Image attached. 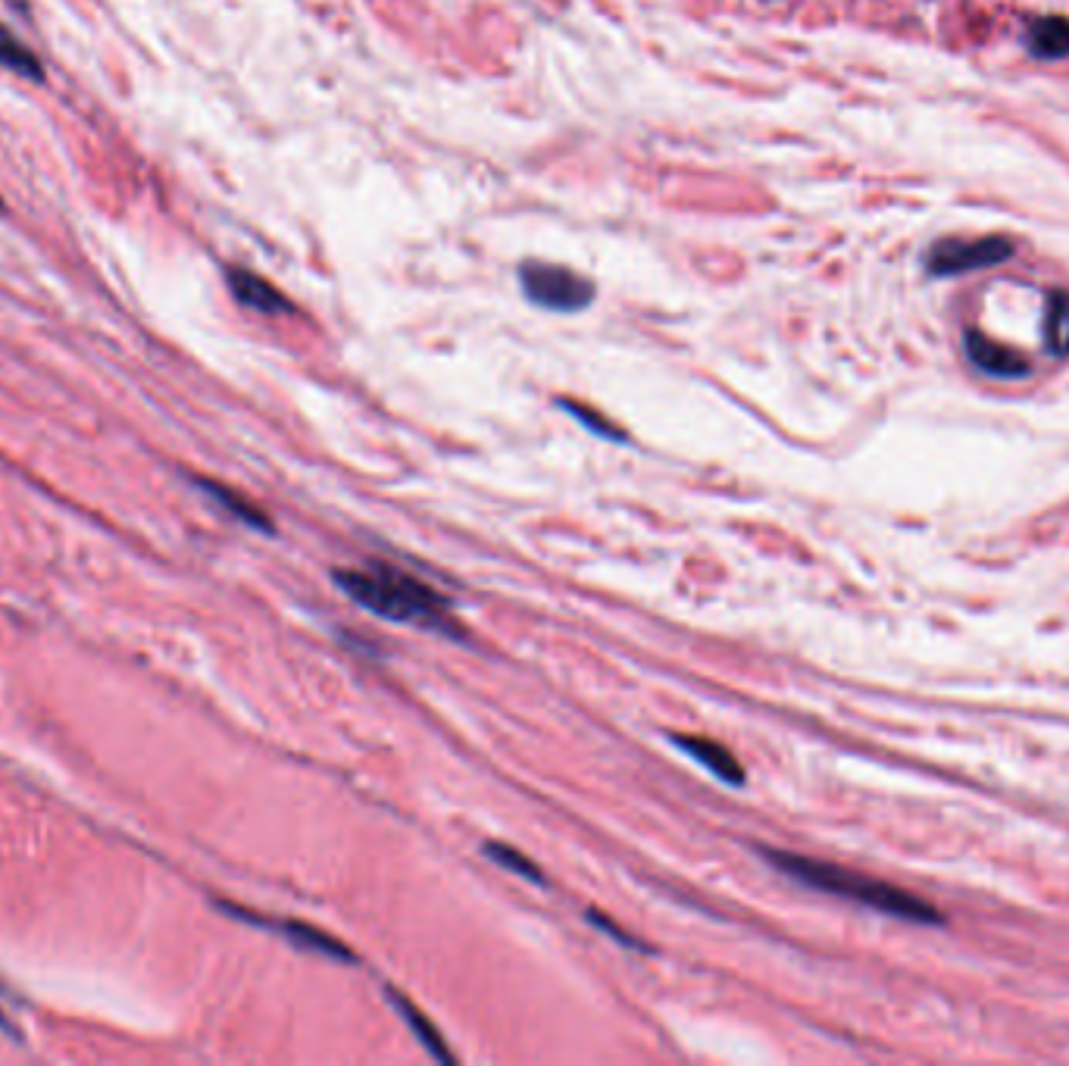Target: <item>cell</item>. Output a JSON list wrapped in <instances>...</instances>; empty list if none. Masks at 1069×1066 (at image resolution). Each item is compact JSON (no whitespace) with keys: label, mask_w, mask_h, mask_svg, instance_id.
Wrapping results in <instances>:
<instances>
[{"label":"cell","mask_w":1069,"mask_h":1066,"mask_svg":"<svg viewBox=\"0 0 1069 1066\" xmlns=\"http://www.w3.org/2000/svg\"><path fill=\"white\" fill-rule=\"evenodd\" d=\"M332 579L354 604L372 610L382 619H391V623H410L429 632L460 635L447 598H441L432 585L404 573V569L388 563H369L354 569H335Z\"/></svg>","instance_id":"cell-1"},{"label":"cell","mask_w":1069,"mask_h":1066,"mask_svg":"<svg viewBox=\"0 0 1069 1066\" xmlns=\"http://www.w3.org/2000/svg\"><path fill=\"white\" fill-rule=\"evenodd\" d=\"M763 857L773 863L779 873L798 879V882H804V885H810L816 891H826V895L854 901V904H863V907H873L879 913L898 916V920H910V923H932V926L941 923V916H938V910L932 904L919 901V898L910 895V891L894 888L888 882L869 879V876L844 870V866L823 863V860H813V857H801V854L763 851Z\"/></svg>","instance_id":"cell-2"},{"label":"cell","mask_w":1069,"mask_h":1066,"mask_svg":"<svg viewBox=\"0 0 1069 1066\" xmlns=\"http://www.w3.org/2000/svg\"><path fill=\"white\" fill-rule=\"evenodd\" d=\"M519 282L529 301L544 310L576 313L594 301V285L585 276H579V272L557 263H541V260L522 263Z\"/></svg>","instance_id":"cell-3"},{"label":"cell","mask_w":1069,"mask_h":1066,"mask_svg":"<svg viewBox=\"0 0 1069 1066\" xmlns=\"http://www.w3.org/2000/svg\"><path fill=\"white\" fill-rule=\"evenodd\" d=\"M1013 257V241L1004 235H985L976 241H941L929 251L932 276H963L973 269H988Z\"/></svg>","instance_id":"cell-4"},{"label":"cell","mask_w":1069,"mask_h":1066,"mask_svg":"<svg viewBox=\"0 0 1069 1066\" xmlns=\"http://www.w3.org/2000/svg\"><path fill=\"white\" fill-rule=\"evenodd\" d=\"M232 916H238V920L244 923H254V926H263L269 932L276 935H285V941H291V945L304 948V951H313V954H326V957H338V960H347L354 963L357 954L351 948H344L338 938L326 935L322 929L316 926H307V923H297V920H272V916H260V913H251L244 907H235V904H222Z\"/></svg>","instance_id":"cell-5"},{"label":"cell","mask_w":1069,"mask_h":1066,"mask_svg":"<svg viewBox=\"0 0 1069 1066\" xmlns=\"http://www.w3.org/2000/svg\"><path fill=\"white\" fill-rule=\"evenodd\" d=\"M963 347H966L969 363H973L976 369H982V373H988V376L1023 379V376H1029V369H1032L1026 357H1019L1016 351H1010V347L991 341L979 329H969L963 335Z\"/></svg>","instance_id":"cell-6"},{"label":"cell","mask_w":1069,"mask_h":1066,"mask_svg":"<svg viewBox=\"0 0 1069 1066\" xmlns=\"http://www.w3.org/2000/svg\"><path fill=\"white\" fill-rule=\"evenodd\" d=\"M676 748H682L685 754H691L694 760H698L704 770H710L716 779H723L726 785H741L744 782V770L738 757L723 748L719 741H710V738H698V735H673Z\"/></svg>","instance_id":"cell-7"},{"label":"cell","mask_w":1069,"mask_h":1066,"mask_svg":"<svg viewBox=\"0 0 1069 1066\" xmlns=\"http://www.w3.org/2000/svg\"><path fill=\"white\" fill-rule=\"evenodd\" d=\"M229 288L238 297V304L251 307L257 313H269L272 316V313H288L291 310L288 297L279 288H272L266 279H260L257 272L229 269Z\"/></svg>","instance_id":"cell-8"},{"label":"cell","mask_w":1069,"mask_h":1066,"mask_svg":"<svg viewBox=\"0 0 1069 1066\" xmlns=\"http://www.w3.org/2000/svg\"><path fill=\"white\" fill-rule=\"evenodd\" d=\"M1029 54L1038 60H1066L1069 57V19L1066 16H1041L1026 32Z\"/></svg>","instance_id":"cell-9"},{"label":"cell","mask_w":1069,"mask_h":1066,"mask_svg":"<svg viewBox=\"0 0 1069 1066\" xmlns=\"http://www.w3.org/2000/svg\"><path fill=\"white\" fill-rule=\"evenodd\" d=\"M388 998L394 1001V1007H397V1010H401L404 1023L416 1032V1038L422 1041V1045H426V1051H429L432 1057H438V1060H444V1063H454V1054L447 1051L441 1032H438V1029L426 1020V1016H422V1010H419L413 1001H407V998L401 995V991H394V988H388Z\"/></svg>","instance_id":"cell-10"},{"label":"cell","mask_w":1069,"mask_h":1066,"mask_svg":"<svg viewBox=\"0 0 1069 1066\" xmlns=\"http://www.w3.org/2000/svg\"><path fill=\"white\" fill-rule=\"evenodd\" d=\"M1044 347L1051 357H1069V291H1051L1044 310Z\"/></svg>","instance_id":"cell-11"},{"label":"cell","mask_w":1069,"mask_h":1066,"mask_svg":"<svg viewBox=\"0 0 1069 1066\" xmlns=\"http://www.w3.org/2000/svg\"><path fill=\"white\" fill-rule=\"evenodd\" d=\"M0 66L22 72V76H29V79H41V72H44L38 57L7 26H0Z\"/></svg>","instance_id":"cell-12"},{"label":"cell","mask_w":1069,"mask_h":1066,"mask_svg":"<svg viewBox=\"0 0 1069 1066\" xmlns=\"http://www.w3.org/2000/svg\"><path fill=\"white\" fill-rule=\"evenodd\" d=\"M201 485L207 488L210 498H216L222 507L232 510L238 519H244L247 526H254V529H272V523L266 519V513H263L260 507H254V504H247L241 494H235L232 488H222V485H216V482H201Z\"/></svg>","instance_id":"cell-13"},{"label":"cell","mask_w":1069,"mask_h":1066,"mask_svg":"<svg viewBox=\"0 0 1069 1066\" xmlns=\"http://www.w3.org/2000/svg\"><path fill=\"white\" fill-rule=\"evenodd\" d=\"M482 854L485 857H491L497 866H504V870H510V873H516V876H522V879H529V882H544V876H541V870H538V866L529 860V857H522L516 848H510V845H501V841H488V845H482Z\"/></svg>","instance_id":"cell-14"},{"label":"cell","mask_w":1069,"mask_h":1066,"mask_svg":"<svg viewBox=\"0 0 1069 1066\" xmlns=\"http://www.w3.org/2000/svg\"><path fill=\"white\" fill-rule=\"evenodd\" d=\"M569 413H573L576 419H579V423H585L588 429H594V432H598V435H607V438H616V441H626V435L623 432H619L613 423H604V419H598V413H591V410H585V407H576V404H563Z\"/></svg>","instance_id":"cell-15"},{"label":"cell","mask_w":1069,"mask_h":1066,"mask_svg":"<svg viewBox=\"0 0 1069 1066\" xmlns=\"http://www.w3.org/2000/svg\"><path fill=\"white\" fill-rule=\"evenodd\" d=\"M588 920H591L594 926H598L601 932L613 935V938L619 941V945H626V948H641V945H638V941H635L632 935H626V932H623V929H619V926H616L613 920H607V916H604V913H598V910H588Z\"/></svg>","instance_id":"cell-16"},{"label":"cell","mask_w":1069,"mask_h":1066,"mask_svg":"<svg viewBox=\"0 0 1069 1066\" xmlns=\"http://www.w3.org/2000/svg\"><path fill=\"white\" fill-rule=\"evenodd\" d=\"M0 210H4V197H0Z\"/></svg>","instance_id":"cell-17"}]
</instances>
